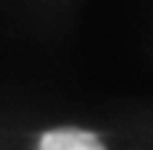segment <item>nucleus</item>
<instances>
[{
    "label": "nucleus",
    "instance_id": "f257e3e1",
    "mask_svg": "<svg viewBox=\"0 0 153 150\" xmlns=\"http://www.w3.org/2000/svg\"><path fill=\"white\" fill-rule=\"evenodd\" d=\"M38 150H105V145L97 134L83 129H54L40 137Z\"/></svg>",
    "mask_w": 153,
    "mask_h": 150
}]
</instances>
